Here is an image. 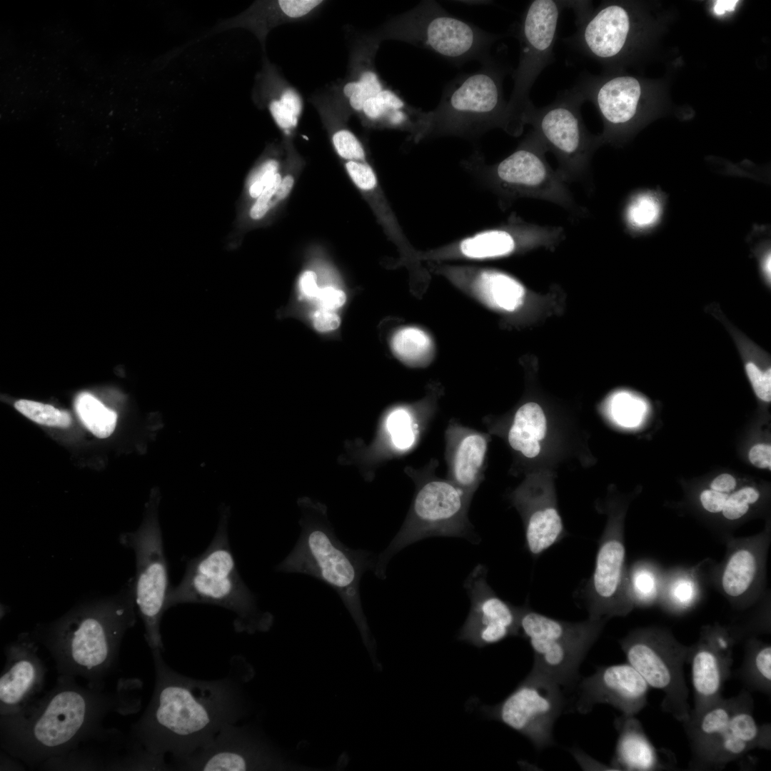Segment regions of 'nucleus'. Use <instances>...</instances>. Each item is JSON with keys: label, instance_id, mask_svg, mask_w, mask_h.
<instances>
[{"label": "nucleus", "instance_id": "f257e3e1", "mask_svg": "<svg viewBox=\"0 0 771 771\" xmlns=\"http://www.w3.org/2000/svg\"><path fill=\"white\" fill-rule=\"evenodd\" d=\"M155 687L140 719L131 726V737L148 752L171 755L183 760L208 744L227 724L245 714L241 693L229 678L205 681L174 672L162 652L151 650Z\"/></svg>", "mask_w": 771, "mask_h": 771}, {"label": "nucleus", "instance_id": "f03ea898", "mask_svg": "<svg viewBox=\"0 0 771 771\" xmlns=\"http://www.w3.org/2000/svg\"><path fill=\"white\" fill-rule=\"evenodd\" d=\"M106 690L79 685L76 678L59 675L54 686L16 713L0 716L1 750L30 768L64 755L81 743L103 737L112 712L128 711L125 689Z\"/></svg>", "mask_w": 771, "mask_h": 771}, {"label": "nucleus", "instance_id": "7ed1b4c3", "mask_svg": "<svg viewBox=\"0 0 771 771\" xmlns=\"http://www.w3.org/2000/svg\"><path fill=\"white\" fill-rule=\"evenodd\" d=\"M133 578L116 595L85 601L38 625L32 636L49 652L59 675L105 687L116 667L126 632L136 621Z\"/></svg>", "mask_w": 771, "mask_h": 771}, {"label": "nucleus", "instance_id": "20e7f679", "mask_svg": "<svg viewBox=\"0 0 771 771\" xmlns=\"http://www.w3.org/2000/svg\"><path fill=\"white\" fill-rule=\"evenodd\" d=\"M229 508L225 506L209 545L187 560L182 579L171 586L167 607L183 603L215 605L235 614L238 632L264 631L270 628L272 616L260 610L256 596L238 573L229 543Z\"/></svg>", "mask_w": 771, "mask_h": 771}, {"label": "nucleus", "instance_id": "39448f33", "mask_svg": "<svg viewBox=\"0 0 771 771\" xmlns=\"http://www.w3.org/2000/svg\"><path fill=\"white\" fill-rule=\"evenodd\" d=\"M376 559L370 551L348 547L328 524L311 519L303 523L296 545L275 570L311 576L334 590L373 655L374 641L362 608L360 583L364 573L374 570Z\"/></svg>", "mask_w": 771, "mask_h": 771}, {"label": "nucleus", "instance_id": "423d86ee", "mask_svg": "<svg viewBox=\"0 0 771 771\" xmlns=\"http://www.w3.org/2000/svg\"><path fill=\"white\" fill-rule=\"evenodd\" d=\"M482 65L449 83L434 109H419L415 143L442 136L473 140L493 128L504 131L507 101L503 81L510 69L492 58Z\"/></svg>", "mask_w": 771, "mask_h": 771}, {"label": "nucleus", "instance_id": "0eeeda50", "mask_svg": "<svg viewBox=\"0 0 771 771\" xmlns=\"http://www.w3.org/2000/svg\"><path fill=\"white\" fill-rule=\"evenodd\" d=\"M547 148L531 130L509 156L487 164L479 152L462 162L464 170L490 191L505 210L520 198H530L557 204L578 216L586 210L575 201L567 182L548 163Z\"/></svg>", "mask_w": 771, "mask_h": 771}, {"label": "nucleus", "instance_id": "6e6552de", "mask_svg": "<svg viewBox=\"0 0 771 771\" xmlns=\"http://www.w3.org/2000/svg\"><path fill=\"white\" fill-rule=\"evenodd\" d=\"M500 37L451 15L436 1H423L387 22L374 39L405 41L460 64L490 59V46Z\"/></svg>", "mask_w": 771, "mask_h": 771}, {"label": "nucleus", "instance_id": "1a4fd4ad", "mask_svg": "<svg viewBox=\"0 0 771 771\" xmlns=\"http://www.w3.org/2000/svg\"><path fill=\"white\" fill-rule=\"evenodd\" d=\"M520 607L519 635L529 640L533 652L530 672L560 687L573 684L608 620L566 622L539 613L527 604Z\"/></svg>", "mask_w": 771, "mask_h": 771}, {"label": "nucleus", "instance_id": "9d476101", "mask_svg": "<svg viewBox=\"0 0 771 771\" xmlns=\"http://www.w3.org/2000/svg\"><path fill=\"white\" fill-rule=\"evenodd\" d=\"M584 102L573 87L544 107L535 108L532 103L523 118L524 124L531 125L548 151L555 155L556 171L566 182L587 177L592 157L603 143L600 136L585 126L580 113Z\"/></svg>", "mask_w": 771, "mask_h": 771}, {"label": "nucleus", "instance_id": "9b49d317", "mask_svg": "<svg viewBox=\"0 0 771 771\" xmlns=\"http://www.w3.org/2000/svg\"><path fill=\"white\" fill-rule=\"evenodd\" d=\"M628 662L650 687L661 690L662 710L680 722L690 716L689 690L684 664L690 646L680 642L667 630L657 627L635 629L620 640Z\"/></svg>", "mask_w": 771, "mask_h": 771}, {"label": "nucleus", "instance_id": "f8f14e48", "mask_svg": "<svg viewBox=\"0 0 771 771\" xmlns=\"http://www.w3.org/2000/svg\"><path fill=\"white\" fill-rule=\"evenodd\" d=\"M568 1L535 0L524 11L518 26L520 45L519 63L513 72V89L507 102L504 131L519 136L524 115L532 104L530 91L543 70L554 61L553 46L560 16Z\"/></svg>", "mask_w": 771, "mask_h": 771}, {"label": "nucleus", "instance_id": "ddd939ff", "mask_svg": "<svg viewBox=\"0 0 771 771\" xmlns=\"http://www.w3.org/2000/svg\"><path fill=\"white\" fill-rule=\"evenodd\" d=\"M151 504L150 513L140 528L134 532L121 534L119 540L135 555L134 595L144 625L145 640L151 650L163 652L160 626L168 610L167 599L172 585L161 530Z\"/></svg>", "mask_w": 771, "mask_h": 771}, {"label": "nucleus", "instance_id": "4468645a", "mask_svg": "<svg viewBox=\"0 0 771 771\" xmlns=\"http://www.w3.org/2000/svg\"><path fill=\"white\" fill-rule=\"evenodd\" d=\"M468 494L449 482L423 484L414 498L410 514L387 548L377 558L375 575L385 579L390 558L408 545L430 536H455L475 540L466 518Z\"/></svg>", "mask_w": 771, "mask_h": 771}, {"label": "nucleus", "instance_id": "2eb2a0df", "mask_svg": "<svg viewBox=\"0 0 771 771\" xmlns=\"http://www.w3.org/2000/svg\"><path fill=\"white\" fill-rule=\"evenodd\" d=\"M560 687L530 672L503 701L483 705L480 710L488 718L524 735L540 750L554 743L553 725L565 702Z\"/></svg>", "mask_w": 771, "mask_h": 771}, {"label": "nucleus", "instance_id": "dca6fc26", "mask_svg": "<svg viewBox=\"0 0 771 771\" xmlns=\"http://www.w3.org/2000/svg\"><path fill=\"white\" fill-rule=\"evenodd\" d=\"M175 763L177 767L187 770H276L290 767L259 734L236 723L226 725L208 744Z\"/></svg>", "mask_w": 771, "mask_h": 771}, {"label": "nucleus", "instance_id": "f3484780", "mask_svg": "<svg viewBox=\"0 0 771 771\" xmlns=\"http://www.w3.org/2000/svg\"><path fill=\"white\" fill-rule=\"evenodd\" d=\"M584 598L590 619L608 620L625 616L634 608L628 591L625 547L619 522L612 520L600 539Z\"/></svg>", "mask_w": 771, "mask_h": 771}, {"label": "nucleus", "instance_id": "a211bd4d", "mask_svg": "<svg viewBox=\"0 0 771 771\" xmlns=\"http://www.w3.org/2000/svg\"><path fill=\"white\" fill-rule=\"evenodd\" d=\"M563 234L562 227L528 222L513 213L505 221L458 239L435 253L472 260L498 258L522 250L551 245L560 240Z\"/></svg>", "mask_w": 771, "mask_h": 771}, {"label": "nucleus", "instance_id": "6ab92c4d", "mask_svg": "<svg viewBox=\"0 0 771 771\" xmlns=\"http://www.w3.org/2000/svg\"><path fill=\"white\" fill-rule=\"evenodd\" d=\"M486 577V567L479 564L465 581L471 605L458 635L459 640L478 647L519 635L520 607L500 598L488 583Z\"/></svg>", "mask_w": 771, "mask_h": 771}, {"label": "nucleus", "instance_id": "aec40b11", "mask_svg": "<svg viewBox=\"0 0 771 771\" xmlns=\"http://www.w3.org/2000/svg\"><path fill=\"white\" fill-rule=\"evenodd\" d=\"M734 639L725 628L707 625L700 638L690 646L687 661L691 667L694 708L697 715L722 697V692L731 672Z\"/></svg>", "mask_w": 771, "mask_h": 771}, {"label": "nucleus", "instance_id": "412c9836", "mask_svg": "<svg viewBox=\"0 0 771 771\" xmlns=\"http://www.w3.org/2000/svg\"><path fill=\"white\" fill-rule=\"evenodd\" d=\"M0 675V716L18 712L44 689L48 671L32 635L21 633L4 647Z\"/></svg>", "mask_w": 771, "mask_h": 771}, {"label": "nucleus", "instance_id": "4be33fe9", "mask_svg": "<svg viewBox=\"0 0 771 771\" xmlns=\"http://www.w3.org/2000/svg\"><path fill=\"white\" fill-rule=\"evenodd\" d=\"M577 710L590 712L598 703L610 705L622 715L635 716L647 705L650 686L628 662L600 667L579 685Z\"/></svg>", "mask_w": 771, "mask_h": 771}, {"label": "nucleus", "instance_id": "5701e85b", "mask_svg": "<svg viewBox=\"0 0 771 771\" xmlns=\"http://www.w3.org/2000/svg\"><path fill=\"white\" fill-rule=\"evenodd\" d=\"M573 88L600 113L605 125L600 135L603 143L631 124L642 94L640 82L630 76L609 77L583 73Z\"/></svg>", "mask_w": 771, "mask_h": 771}, {"label": "nucleus", "instance_id": "b1692460", "mask_svg": "<svg viewBox=\"0 0 771 771\" xmlns=\"http://www.w3.org/2000/svg\"><path fill=\"white\" fill-rule=\"evenodd\" d=\"M769 537L733 542L722 567L720 586L735 607H746L758 594L764 579Z\"/></svg>", "mask_w": 771, "mask_h": 771}, {"label": "nucleus", "instance_id": "393cba45", "mask_svg": "<svg viewBox=\"0 0 771 771\" xmlns=\"http://www.w3.org/2000/svg\"><path fill=\"white\" fill-rule=\"evenodd\" d=\"M323 3L319 0L260 1L241 14L220 22L215 31L243 28L253 32L265 44L268 32L274 27L302 19Z\"/></svg>", "mask_w": 771, "mask_h": 771}, {"label": "nucleus", "instance_id": "a878e982", "mask_svg": "<svg viewBox=\"0 0 771 771\" xmlns=\"http://www.w3.org/2000/svg\"><path fill=\"white\" fill-rule=\"evenodd\" d=\"M740 695L722 697L697 715H690L682 722L692 753V764L709 768L713 753L727 728L738 703Z\"/></svg>", "mask_w": 771, "mask_h": 771}, {"label": "nucleus", "instance_id": "bb28decb", "mask_svg": "<svg viewBox=\"0 0 771 771\" xmlns=\"http://www.w3.org/2000/svg\"><path fill=\"white\" fill-rule=\"evenodd\" d=\"M727 730L717 745V752L725 760L731 762L755 748L770 746V727L759 725L753 715V700L742 690Z\"/></svg>", "mask_w": 771, "mask_h": 771}, {"label": "nucleus", "instance_id": "cd10ccee", "mask_svg": "<svg viewBox=\"0 0 771 771\" xmlns=\"http://www.w3.org/2000/svg\"><path fill=\"white\" fill-rule=\"evenodd\" d=\"M254 100L269 112L275 124L286 133L298 125L303 111V100L293 87L285 86L276 71L266 61L257 77Z\"/></svg>", "mask_w": 771, "mask_h": 771}, {"label": "nucleus", "instance_id": "c85d7f7f", "mask_svg": "<svg viewBox=\"0 0 771 771\" xmlns=\"http://www.w3.org/2000/svg\"><path fill=\"white\" fill-rule=\"evenodd\" d=\"M618 732L613 768L625 770H654L662 767L657 750L635 716L622 715L615 720Z\"/></svg>", "mask_w": 771, "mask_h": 771}, {"label": "nucleus", "instance_id": "c756f323", "mask_svg": "<svg viewBox=\"0 0 771 771\" xmlns=\"http://www.w3.org/2000/svg\"><path fill=\"white\" fill-rule=\"evenodd\" d=\"M449 274L469 281L475 293L488 306L500 311L513 312L524 301L525 290L516 278L505 272L492 269H454Z\"/></svg>", "mask_w": 771, "mask_h": 771}, {"label": "nucleus", "instance_id": "7c9ffc66", "mask_svg": "<svg viewBox=\"0 0 771 771\" xmlns=\"http://www.w3.org/2000/svg\"><path fill=\"white\" fill-rule=\"evenodd\" d=\"M546 418L541 407L533 402L522 405L516 412L508 433V441L515 450L525 457H535L540 450L539 440L546 434Z\"/></svg>", "mask_w": 771, "mask_h": 771}, {"label": "nucleus", "instance_id": "2f4dec72", "mask_svg": "<svg viewBox=\"0 0 771 771\" xmlns=\"http://www.w3.org/2000/svg\"><path fill=\"white\" fill-rule=\"evenodd\" d=\"M486 448L485 438L478 433L467 435L457 447L453 463V478L456 485L467 494L475 486Z\"/></svg>", "mask_w": 771, "mask_h": 771}, {"label": "nucleus", "instance_id": "473e14b6", "mask_svg": "<svg viewBox=\"0 0 771 771\" xmlns=\"http://www.w3.org/2000/svg\"><path fill=\"white\" fill-rule=\"evenodd\" d=\"M628 591L635 607H648L660 599L663 583L657 567L647 560L635 562L627 569Z\"/></svg>", "mask_w": 771, "mask_h": 771}, {"label": "nucleus", "instance_id": "72a5a7b5", "mask_svg": "<svg viewBox=\"0 0 771 771\" xmlns=\"http://www.w3.org/2000/svg\"><path fill=\"white\" fill-rule=\"evenodd\" d=\"M390 345L393 353L410 365L426 362L433 351L430 337L423 330L414 326L404 327L395 332Z\"/></svg>", "mask_w": 771, "mask_h": 771}, {"label": "nucleus", "instance_id": "f704fd0d", "mask_svg": "<svg viewBox=\"0 0 771 771\" xmlns=\"http://www.w3.org/2000/svg\"><path fill=\"white\" fill-rule=\"evenodd\" d=\"M742 678L751 687L766 694L771 688V646L758 640L749 644L741 670Z\"/></svg>", "mask_w": 771, "mask_h": 771}, {"label": "nucleus", "instance_id": "c9c22d12", "mask_svg": "<svg viewBox=\"0 0 771 771\" xmlns=\"http://www.w3.org/2000/svg\"><path fill=\"white\" fill-rule=\"evenodd\" d=\"M700 595V583L693 571L681 570L674 573L663 584L661 597L670 610L682 612L692 607Z\"/></svg>", "mask_w": 771, "mask_h": 771}, {"label": "nucleus", "instance_id": "e433bc0d", "mask_svg": "<svg viewBox=\"0 0 771 771\" xmlns=\"http://www.w3.org/2000/svg\"><path fill=\"white\" fill-rule=\"evenodd\" d=\"M75 408L84 425L96 437L105 438L114 432L117 414L90 393L79 395L75 401Z\"/></svg>", "mask_w": 771, "mask_h": 771}, {"label": "nucleus", "instance_id": "4c0bfd02", "mask_svg": "<svg viewBox=\"0 0 771 771\" xmlns=\"http://www.w3.org/2000/svg\"><path fill=\"white\" fill-rule=\"evenodd\" d=\"M386 87L372 65L365 66L356 79L346 82L342 94L353 111L361 113L365 102L378 95Z\"/></svg>", "mask_w": 771, "mask_h": 771}, {"label": "nucleus", "instance_id": "58836bf2", "mask_svg": "<svg viewBox=\"0 0 771 771\" xmlns=\"http://www.w3.org/2000/svg\"><path fill=\"white\" fill-rule=\"evenodd\" d=\"M661 212L657 198L650 192L634 195L626 206L625 219L628 228L640 231L652 226L659 219Z\"/></svg>", "mask_w": 771, "mask_h": 771}, {"label": "nucleus", "instance_id": "ea45409f", "mask_svg": "<svg viewBox=\"0 0 771 771\" xmlns=\"http://www.w3.org/2000/svg\"><path fill=\"white\" fill-rule=\"evenodd\" d=\"M14 406L26 417L41 425L66 428L71 423L68 412L60 410L51 405L21 399L16 401Z\"/></svg>", "mask_w": 771, "mask_h": 771}, {"label": "nucleus", "instance_id": "a19ab883", "mask_svg": "<svg viewBox=\"0 0 771 771\" xmlns=\"http://www.w3.org/2000/svg\"><path fill=\"white\" fill-rule=\"evenodd\" d=\"M759 498L760 493L756 488L744 487L728 495L721 513L727 520H739L747 514L750 505Z\"/></svg>", "mask_w": 771, "mask_h": 771}, {"label": "nucleus", "instance_id": "79ce46f5", "mask_svg": "<svg viewBox=\"0 0 771 771\" xmlns=\"http://www.w3.org/2000/svg\"><path fill=\"white\" fill-rule=\"evenodd\" d=\"M612 406L615 418L627 426L635 425L644 409L640 398L625 392L617 393L613 397Z\"/></svg>", "mask_w": 771, "mask_h": 771}, {"label": "nucleus", "instance_id": "37998d69", "mask_svg": "<svg viewBox=\"0 0 771 771\" xmlns=\"http://www.w3.org/2000/svg\"><path fill=\"white\" fill-rule=\"evenodd\" d=\"M332 143L338 155L347 161H364L366 151L358 138L348 129L341 128L332 136Z\"/></svg>", "mask_w": 771, "mask_h": 771}, {"label": "nucleus", "instance_id": "c03bdc74", "mask_svg": "<svg viewBox=\"0 0 771 771\" xmlns=\"http://www.w3.org/2000/svg\"><path fill=\"white\" fill-rule=\"evenodd\" d=\"M745 370L757 396L765 402H770L771 400L770 368L762 371L755 362L750 361L745 364Z\"/></svg>", "mask_w": 771, "mask_h": 771}, {"label": "nucleus", "instance_id": "a18cd8bd", "mask_svg": "<svg viewBox=\"0 0 771 771\" xmlns=\"http://www.w3.org/2000/svg\"><path fill=\"white\" fill-rule=\"evenodd\" d=\"M346 169L355 183L362 191L372 190L378 185L373 169L363 161H346Z\"/></svg>", "mask_w": 771, "mask_h": 771}, {"label": "nucleus", "instance_id": "49530a36", "mask_svg": "<svg viewBox=\"0 0 771 771\" xmlns=\"http://www.w3.org/2000/svg\"><path fill=\"white\" fill-rule=\"evenodd\" d=\"M278 162L275 159L265 161L253 174L249 181V194L257 198L264 188L277 173Z\"/></svg>", "mask_w": 771, "mask_h": 771}, {"label": "nucleus", "instance_id": "de8ad7c7", "mask_svg": "<svg viewBox=\"0 0 771 771\" xmlns=\"http://www.w3.org/2000/svg\"><path fill=\"white\" fill-rule=\"evenodd\" d=\"M281 176L277 173L264 188L250 210V216L253 220L263 218L271 206V198L276 194L281 181Z\"/></svg>", "mask_w": 771, "mask_h": 771}, {"label": "nucleus", "instance_id": "09e8293b", "mask_svg": "<svg viewBox=\"0 0 771 771\" xmlns=\"http://www.w3.org/2000/svg\"><path fill=\"white\" fill-rule=\"evenodd\" d=\"M318 308L336 311L341 308L346 301V293L336 287L326 286L320 288L314 300Z\"/></svg>", "mask_w": 771, "mask_h": 771}, {"label": "nucleus", "instance_id": "8fccbe9b", "mask_svg": "<svg viewBox=\"0 0 771 771\" xmlns=\"http://www.w3.org/2000/svg\"><path fill=\"white\" fill-rule=\"evenodd\" d=\"M311 321L314 328L321 333L333 331L341 325V318L336 311L321 308L313 313Z\"/></svg>", "mask_w": 771, "mask_h": 771}, {"label": "nucleus", "instance_id": "3c124183", "mask_svg": "<svg viewBox=\"0 0 771 771\" xmlns=\"http://www.w3.org/2000/svg\"><path fill=\"white\" fill-rule=\"evenodd\" d=\"M386 428L390 435L413 429L410 413L403 408L394 410L387 418Z\"/></svg>", "mask_w": 771, "mask_h": 771}, {"label": "nucleus", "instance_id": "603ef678", "mask_svg": "<svg viewBox=\"0 0 771 771\" xmlns=\"http://www.w3.org/2000/svg\"><path fill=\"white\" fill-rule=\"evenodd\" d=\"M298 288L302 298L315 300L320 289L316 273L310 270L303 272L298 279Z\"/></svg>", "mask_w": 771, "mask_h": 771}, {"label": "nucleus", "instance_id": "864d4df0", "mask_svg": "<svg viewBox=\"0 0 771 771\" xmlns=\"http://www.w3.org/2000/svg\"><path fill=\"white\" fill-rule=\"evenodd\" d=\"M728 495V494L707 489L701 493L700 500L705 510L711 513H721Z\"/></svg>", "mask_w": 771, "mask_h": 771}, {"label": "nucleus", "instance_id": "5fc2aeb1", "mask_svg": "<svg viewBox=\"0 0 771 771\" xmlns=\"http://www.w3.org/2000/svg\"><path fill=\"white\" fill-rule=\"evenodd\" d=\"M749 459L755 466L770 470L771 446L767 444L754 445L749 452Z\"/></svg>", "mask_w": 771, "mask_h": 771}, {"label": "nucleus", "instance_id": "6e6d98bb", "mask_svg": "<svg viewBox=\"0 0 771 771\" xmlns=\"http://www.w3.org/2000/svg\"><path fill=\"white\" fill-rule=\"evenodd\" d=\"M736 486V480L734 477L727 473H723L715 478L710 484V489L730 495Z\"/></svg>", "mask_w": 771, "mask_h": 771}, {"label": "nucleus", "instance_id": "4d7b16f0", "mask_svg": "<svg viewBox=\"0 0 771 771\" xmlns=\"http://www.w3.org/2000/svg\"><path fill=\"white\" fill-rule=\"evenodd\" d=\"M0 762L1 771L25 770V767L23 765L24 763L20 760L9 755L3 750L1 751Z\"/></svg>", "mask_w": 771, "mask_h": 771}, {"label": "nucleus", "instance_id": "13d9d810", "mask_svg": "<svg viewBox=\"0 0 771 771\" xmlns=\"http://www.w3.org/2000/svg\"><path fill=\"white\" fill-rule=\"evenodd\" d=\"M294 184V179L292 176L288 175L285 176L281 181L278 190L275 194L276 198L279 201L284 199L291 192Z\"/></svg>", "mask_w": 771, "mask_h": 771}, {"label": "nucleus", "instance_id": "bf43d9fd", "mask_svg": "<svg viewBox=\"0 0 771 771\" xmlns=\"http://www.w3.org/2000/svg\"><path fill=\"white\" fill-rule=\"evenodd\" d=\"M738 1H717L714 6V11L717 14H722L726 11H733Z\"/></svg>", "mask_w": 771, "mask_h": 771}, {"label": "nucleus", "instance_id": "052dcab7", "mask_svg": "<svg viewBox=\"0 0 771 771\" xmlns=\"http://www.w3.org/2000/svg\"><path fill=\"white\" fill-rule=\"evenodd\" d=\"M762 270L765 276L770 281V253H767L762 261Z\"/></svg>", "mask_w": 771, "mask_h": 771}]
</instances>
